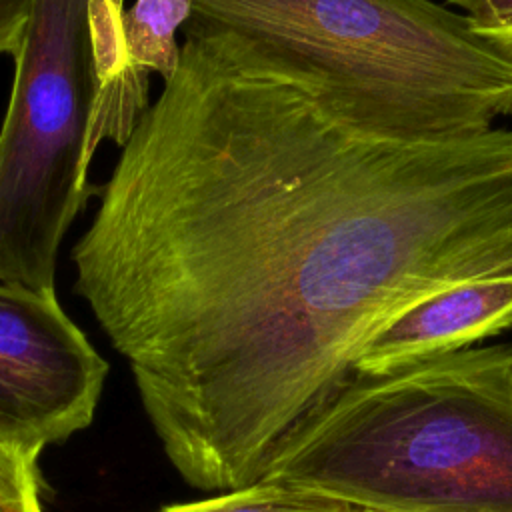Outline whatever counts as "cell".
Returning <instances> with one entry per match:
<instances>
[{
    "instance_id": "6da1fadb",
    "label": "cell",
    "mask_w": 512,
    "mask_h": 512,
    "mask_svg": "<svg viewBox=\"0 0 512 512\" xmlns=\"http://www.w3.org/2000/svg\"><path fill=\"white\" fill-rule=\"evenodd\" d=\"M138 116L72 248L164 454L204 492L258 482L410 302L512 274V130L400 138L216 30Z\"/></svg>"
},
{
    "instance_id": "7a4b0ae2",
    "label": "cell",
    "mask_w": 512,
    "mask_h": 512,
    "mask_svg": "<svg viewBox=\"0 0 512 512\" xmlns=\"http://www.w3.org/2000/svg\"><path fill=\"white\" fill-rule=\"evenodd\" d=\"M264 482L380 512H512V344L354 378Z\"/></svg>"
},
{
    "instance_id": "3957f363",
    "label": "cell",
    "mask_w": 512,
    "mask_h": 512,
    "mask_svg": "<svg viewBox=\"0 0 512 512\" xmlns=\"http://www.w3.org/2000/svg\"><path fill=\"white\" fill-rule=\"evenodd\" d=\"M230 34L400 138H462L512 116V54L434 0H192L182 26Z\"/></svg>"
},
{
    "instance_id": "277c9868",
    "label": "cell",
    "mask_w": 512,
    "mask_h": 512,
    "mask_svg": "<svg viewBox=\"0 0 512 512\" xmlns=\"http://www.w3.org/2000/svg\"><path fill=\"white\" fill-rule=\"evenodd\" d=\"M124 0H32L0 130V280L54 290L104 138L124 144L148 84L124 58Z\"/></svg>"
},
{
    "instance_id": "5b68a950",
    "label": "cell",
    "mask_w": 512,
    "mask_h": 512,
    "mask_svg": "<svg viewBox=\"0 0 512 512\" xmlns=\"http://www.w3.org/2000/svg\"><path fill=\"white\" fill-rule=\"evenodd\" d=\"M106 372L56 290L0 280V444L38 458L84 430Z\"/></svg>"
},
{
    "instance_id": "8992f818",
    "label": "cell",
    "mask_w": 512,
    "mask_h": 512,
    "mask_svg": "<svg viewBox=\"0 0 512 512\" xmlns=\"http://www.w3.org/2000/svg\"><path fill=\"white\" fill-rule=\"evenodd\" d=\"M512 328V274L446 286L422 296L380 322L354 350L352 376L392 370L472 348Z\"/></svg>"
},
{
    "instance_id": "52a82bcc",
    "label": "cell",
    "mask_w": 512,
    "mask_h": 512,
    "mask_svg": "<svg viewBox=\"0 0 512 512\" xmlns=\"http://www.w3.org/2000/svg\"><path fill=\"white\" fill-rule=\"evenodd\" d=\"M192 0H134L122 10L120 32L130 74L148 84L150 72L166 82L178 68L176 32L190 20Z\"/></svg>"
},
{
    "instance_id": "ba28073f",
    "label": "cell",
    "mask_w": 512,
    "mask_h": 512,
    "mask_svg": "<svg viewBox=\"0 0 512 512\" xmlns=\"http://www.w3.org/2000/svg\"><path fill=\"white\" fill-rule=\"evenodd\" d=\"M356 508L300 488L258 480L250 486L216 492V496L170 504L158 512H354Z\"/></svg>"
},
{
    "instance_id": "9c48e42d",
    "label": "cell",
    "mask_w": 512,
    "mask_h": 512,
    "mask_svg": "<svg viewBox=\"0 0 512 512\" xmlns=\"http://www.w3.org/2000/svg\"><path fill=\"white\" fill-rule=\"evenodd\" d=\"M38 458L0 444V512H42Z\"/></svg>"
},
{
    "instance_id": "30bf717a",
    "label": "cell",
    "mask_w": 512,
    "mask_h": 512,
    "mask_svg": "<svg viewBox=\"0 0 512 512\" xmlns=\"http://www.w3.org/2000/svg\"><path fill=\"white\" fill-rule=\"evenodd\" d=\"M460 8L472 26L506 52L512 48V0H446Z\"/></svg>"
},
{
    "instance_id": "8fae6325",
    "label": "cell",
    "mask_w": 512,
    "mask_h": 512,
    "mask_svg": "<svg viewBox=\"0 0 512 512\" xmlns=\"http://www.w3.org/2000/svg\"><path fill=\"white\" fill-rule=\"evenodd\" d=\"M32 0H0V54L14 56L20 48Z\"/></svg>"
},
{
    "instance_id": "7c38bea8",
    "label": "cell",
    "mask_w": 512,
    "mask_h": 512,
    "mask_svg": "<svg viewBox=\"0 0 512 512\" xmlns=\"http://www.w3.org/2000/svg\"><path fill=\"white\" fill-rule=\"evenodd\" d=\"M354 512H380V510H364V508H356Z\"/></svg>"
},
{
    "instance_id": "4fadbf2b",
    "label": "cell",
    "mask_w": 512,
    "mask_h": 512,
    "mask_svg": "<svg viewBox=\"0 0 512 512\" xmlns=\"http://www.w3.org/2000/svg\"><path fill=\"white\" fill-rule=\"evenodd\" d=\"M508 52H510V54H512V48H510V50H508Z\"/></svg>"
}]
</instances>
